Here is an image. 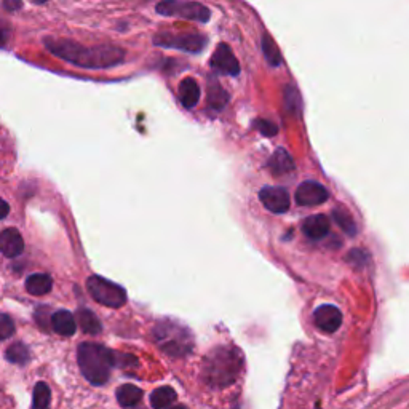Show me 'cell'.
I'll list each match as a JSON object with an SVG mask.
<instances>
[{
  "label": "cell",
  "instance_id": "cell-1",
  "mask_svg": "<svg viewBox=\"0 0 409 409\" xmlns=\"http://www.w3.org/2000/svg\"><path fill=\"white\" fill-rule=\"evenodd\" d=\"M43 45L51 55L74 66L85 69H107L122 65L125 61V50L114 45H85L69 39H45Z\"/></svg>",
  "mask_w": 409,
  "mask_h": 409
},
{
  "label": "cell",
  "instance_id": "cell-2",
  "mask_svg": "<svg viewBox=\"0 0 409 409\" xmlns=\"http://www.w3.org/2000/svg\"><path fill=\"white\" fill-rule=\"evenodd\" d=\"M243 371V355L237 347L221 345L211 350L203 361L205 384L211 389H226L237 381Z\"/></svg>",
  "mask_w": 409,
  "mask_h": 409
},
{
  "label": "cell",
  "instance_id": "cell-3",
  "mask_svg": "<svg viewBox=\"0 0 409 409\" xmlns=\"http://www.w3.org/2000/svg\"><path fill=\"white\" fill-rule=\"evenodd\" d=\"M77 361L86 381L93 385H105L112 368L117 365V356L105 345L83 342L79 345Z\"/></svg>",
  "mask_w": 409,
  "mask_h": 409
},
{
  "label": "cell",
  "instance_id": "cell-4",
  "mask_svg": "<svg viewBox=\"0 0 409 409\" xmlns=\"http://www.w3.org/2000/svg\"><path fill=\"white\" fill-rule=\"evenodd\" d=\"M154 337L159 347L171 356L187 355L194 345L191 333L181 325L170 323V321L157 325V328L154 330Z\"/></svg>",
  "mask_w": 409,
  "mask_h": 409
},
{
  "label": "cell",
  "instance_id": "cell-5",
  "mask_svg": "<svg viewBox=\"0 0 409 409\" xmlns=\"http://www.w3.org/2000/svg\"><path fill=\"white\" fill-rule=\"evenodd\" d=\"M155 10L159 15L176 16V18L203 22V25L211 18L208 7L200 2H191V0H160Z\"/></svg>",
  "mask_w": 409,
  "mask_h": 409
},
{
  "label": "cell",
  "instance_id": "cell-6",
  "mask_svg": "<svg viewBox=\"0 0 409 409\" xmlns=\"http://www.w3.org/2000/svg\"><path fill=\"white\" fill-rule=\"evenodd\" d=\"M86 288H88L90 296L98 304L106 305V307L120 309L126 302V291L123 288L100 275H91L86 280Z\"/></svg>",
  "mask_w": 409,
  "mask_h": 409
},
{
  "label": "cell",
  "instance_id": "cell-7",
  "mask_svg": "<svg viewBox=\"0 0 409 409\" xmlns=\"http://www.w3.org/2000/svg\"><path fill=\"white\" fill-rule=\"evenodd\" d=\"M154 43L165 48H177L187 53H200L206 47V37L200 34H170L163 32L154 37Z\"/></svg>",
  "mask_w": 409,
  "mask_h": 409
},
{
  "label": "cell",
  "instance_id": "cell-8",
  "mask_svg": "<svg viewBox=\"0 0 409 409\" xmlns=\"http://www.w3.org/2000/svg\"><path fill=\"white\" fill-rule=\"evenodd\" d=\"M210 65L217 74H226V76H232V77L239 76L240 74V62L237 58H235L234 51L230 50L227 43L217 45V48L211 56Z\"/></svg>",
  "mask_w": 409,
  "mask_h": 409
},
{
  "label": "cell",
  "instance_id": "cell-9",
  "mask_svg": "<svg viewBox=\"0 0 409 409\" xmlns=\"http://www.w3.org/2000/svg\"><path fill=\"white\" fill-rule=\"evenodd\" d=\"M330 194L316 181H305L296 191V201L301 206H316L325 203Z\"/></svg>",
  "mask_w": 409,
  "mask_h": 409
},
{
  "label": "cell",
  "instance_id": "cell-10",
  "mask_svg": "<svg viewBox=\"0 0 409 409\" xmlns=\"http://www.w3.org/2000/svg\"><path fill=\"white\" fill-rule=\"evenodd\" d=\"M259 199H261L262 205L266 206L269 211L280 215V213H286L290 208V195L281 187H264L259 192Z\"/></svg>",
  "mask_w": 409,
  "mask_h": 409
},
{
  "label": "cell",
  "instance_id": "cell-11",
  "mask_svg": "<svg viewBox=\"0 0 409 409\" xmlns=\"http://www.w3.org/2000/svg\"><path fill=\"white\" fill-rule=\"evenodd\" d=\"M314 321H315V326L320 328L321 331L334 333L339 330V326H341L342 323V314H341V310H339L337 307H334V305L325 304V305H320V307L315 310Z\"/></svg>",
  "mask_w": 409,
  "mask_h": 409
},
{
  "label": "cell",
  "instance_id": "cell-12",
  "mask_svg": "<svg viewBox=\"0 0 409 409\" xmlns=\"http://www.w3.org/2000/svg\"><path fill=\"white\" fill-rule=\"evenodd\" d=\"M25 250V240H22L18 229L8 227L0 232V253L7 257L20 256Z\"/></svg>",
  "mask_w": 409,
  "mask_h": 409
},
{
  "label": "cell",
  "instance_id": "cell-13",
  "mask_svg": "<svg viewBox=\"0 0 409 409\" xmlns=\"http://www.w3.org/2000/svg\"><path fill=\"white\" fill-rule=\"evenodd\" d=\"M330 219L325 215H315L305 219L302 224V232L310 240H321L330 232Z\"/></svg>",
  "mask_w": 409,
  "mask_h": 409
},
{
  "label": "cell",
  "instance_id": "cell-14",
  "mask_svg": "<svg viewBox=\"0 0 409 409\" xmlns=\"http://www.w3.org/2000/svg\"><path fill=\"white\" fill-rule=\"evenodd\" d=\"M51 328L53 331L60 334V336H74L77 331V321L74 315L69 310H58L51 315Z\"/></svg>",
  "mask_w": 409,
  "mask_h": 409
},
{
  "label": "cell",
  "instance_id": "cell-15",
  "mask_svg": "<svg viewBox=\"0 0 409 409\" xmlns=\"http://www.w3.org/2000/svg\"><path fill=\"white\" fill-rule=\"evenodd\" d=\"M177 96H180V101L184 107L192 109L197 106V102L200 101V86L197 80L192 77L182 79L180 82V88H177Z\"/></svg>",
  "mask_w": 409,
  "mask_h": 409
},
{
  "label": "cell",
  "instance_id": "cell-16",
  "mask_svg": "<svg viewBox=\"0 0 409 409\" xmlns=\"http://www.w3.org/2000/svg\"><path fill=\"white\" fill-rule=\"evenodd\" d=\"M267 166L274 176H283L295 170V162L285 149H276L272 157L269 159Z\"/></svg>",
  "mask_w": 409,
  "mask_h": 409
},
{
  "label": "cell",
  "instance_id": "cell-17",
  "mask_svg": "<svg viewBox=\"0 0 409 409\" xmlns=\"http://www.w3.org/2000/svg\"><path fill=\"white\" fill-rule=\"evenodd\" d=\"M53 288V280L48 274H32L26 280V291L32 296L48 295Z\"/></svg>",
  "mask_w": 409,
  "mask_h": 409
},
{
  "label": "cell",
  "instance_id": "cell-18",
  "mask_svg": "<svg viewBox=\"0 0 409 409\" xmlns=\"http://www.w3.org/2000/svg\"><path fill=\"white\" fill-rule=\"evenodd\" d=\"M77 323L85 334H91V336H96L102 331V325L98 316L91 312L88 309H80L77 312Z\"/></svg>",
  "mask_w": 409,
  "mask_h": 409
},
{
  "label": "cell",
  "instance_id": "cell-19",
  "mask_svg": "<svg viewBox=\"0 0 409 409\" xmlns=\"http://www.w3.org/2000/svg\"><path fill=\"white\" fill-rule=\"evenodd\" d=\"M141 400H142V390L140 387H136V385L125 384L117 390V401L120 403V406H123V408L136 406Z\"/></svg>",
  "mask_w": 409,
  "mask_h": 409
},
{
  "label": "cell",
  "instance_id": "cell-20",
  "mask_svg": "<svg viewBox=\"0 0 409 409\" xmlns=\"http://www.w3.org/2000/svg\"><path fill=\"white\" fill-rule=\"evenodd\" d=\"M229 101V93L222 88L217 80H211L208 85V106L215 111H221Z\"/></svg>",
  "mask_w": 409,
  "mask_h": 409
},
{
  "label": "cell",
  "instance_id": "cell-21",
  "mask_svg": "<svg viewBox=\"0 0 409 409\" xmlns=\"http://www.w3.org/2000/svg\"><path fill=\"white\" fill-rule=\"evenodd\" d=\"M5 358L10 363H13V365L25 366L31 361V352H29L26 344L13 342L7 350H5Z\"/></svg>",
  "mask_w": 409,
  "mask_h": 409
},
{
  "label": "cell",
  "instance_id": "cell-22",
  "mask_svg": "<svg viewBox=\"0 0 409 409\" xmlns=\"http://www.w3.org/2000/svg\"><path fill=\"white\" fill-rule=\"evenodd\" d=\"M176 391L171 387H160L152 391L151 405L154 409H166L173 401H176Z\"/></svg>",
  "mask_w": 409,
  "mask_h": 409
},
{
  "label": "cell",
  "instance_id": "cell-23",
  "mask_svg": "<svg viewBox=\"0 0 409 409\" xmlns=\"http://www.w3.org/2000/svg\"><path fill=\"white\" fill-rule=\"evenodd\" d=\"M51 390L45 382H37L34 387L32 408L31 409H50Z\"/></svg>",
  "mask_w": 409,
  "mask_h": 409
},
{
  "label": "cell",
  "instance_id": "cell-24",
  "mask_svg": "<svg viewBox=\"0 0 409 409\" xmlns=\"http://www.w3.org/2000/svg\"><path fill=\"white\" fill-rule=\"evenodd\" d=\"M262 51H264V56H266V60L270 66H280L281 62V55L279 51V47H276L274 39L269 36V34H264L262 37Z\"/></svg>",
  "mask_w": 409,
  "mask_h": 409
},
{
  "label": "cell",
  "instance_id": "cell-25",
  "mask_svg": "<svg viewBox=\"0 0 409 409\" xmlns=\"http://www.w3.org/2000/svg\"><path fill=\"white\" fill-rule=\"evenodd\" d=\"M333 217L334 221L339 224V227H341L345 234L349 235H355L356 234V227H355V222L352 216H350V213L347 210H336L333 213Z\"/></svg>",
  "mask_w": 409,
  "mask_h": 409
},
{
  "label": "cell",
  "instance_id": "cell-26",
  "mask_svg": "<svg viewBox=\"0 0 409 409\" xmlns=\"http://www.w3.org/2000/svg\"><path fill=\"white\" fill-rule=\"evenodd\" d=\"M15 331H16V328H15L13 320H11V316L0 312V342L10 339L15 334Z\"/></svg>",
  "mask_w": 409,
  "mask_h": 409
},
{
  "label": "cell",
  "instance_id": "cell-27",
  "mask_svg": "<svg viewBox=\"0 0 409 409\" xmlns=\"http://www.w3.org/2000/svg\"><path fill=\"white\" fill-rule=\"evenodd\" d=\"M256 126L264 136H275L276 133H279L276 125H274L272 122H269V120H256Z\"/></svg>",
  "mask_w": 409,
  "mask_h": 409
},
{
  "label": "cell",
  "instance_id": "cell-28",
  "mask_svg": "<svg viewBox=\"0 0 409 409\" xmlns=\"http://www.w3.org/2000/svg\"><path fill=\"white\" fill-rule=\"evenodd\" d=\"M10 40V25L0 20V47H5Z\"/></svg>",
  "mask_w": 409,
  "mask_h": 409
},
{
  "label": "cell",
  "instance_id": "cell-29",
  "mask_svg": "<svg viewBox=\"0 0 409 409\" xmlns=\"http://www.w3.org/2000/svg\"><path fill=\"white\" fill-rule=\"evenodd\" d=\"M4 7L10 11H15V10L21 8V0H5Z\"/></svg>",
  "mask_w": 409,
  "mask_h": 409
},
{
  "label": "cell",
  "instance_id": "cell-30",
  "mask_svg": "<svg viewBox=\"0 0 409 409\" xmlns=\"http://www.w3.org/2000/svg\"><path fill=\"white\" fill-rule=\"evenodd\" d=\"M10 213V205L4 199H0V219L7 217Z\"/></svg>",
  "mask_w": 409,
  "mask_h": 409
},
{
  "label": "cell",
  "instance_id": "cell-31",
  "mask_svg": "<svg viewBox=\"0 0 409 409\" xmlns=\"http://www.w3.org/2000/svg\"><path fill=\"white\" fill-rule=\"evenodd\" d=\"M32 2H34V4H39V5H40V4H45V2H48V0H32Z\"/></svg>",
  "mask_w": 409,
  "mask_h": 409
},
{
  "label": "cell",
  "instance_id": "cell-32",
  "mask_svg": "<svg viewBox=\"0 0 409 409\" xmlns=\"http://www.w3.org/2000/svg\"><path fill=\"white\" fill-rule=\"evenodd\" d=\"M170 409H187L186 406H182V405H180V406H175V408H170Z\"/></svg>",
  "mask_w": 409,
  "mask_h": 409
},
{
  "label": "cell",
  "instance_id": "cell-33",
  "mask_svg": "<svg viewBox=\"0 0 409 409\" xmlns=\"http://www.w3.org/2000/svg\"><path fill=\"white\" fill-rule=\"evenodd\" d=\"M316 409H321V408H316Z\"/></svg>",
  "mask_w": 409,
  "mask_h": 409
}]
</instances>
